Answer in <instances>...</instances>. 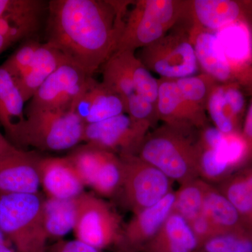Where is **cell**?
Listing matches in <instances>:
<instances>
[{
	"label": "cell",
	"mask_w": 252,
	"mask_h": 252,
	"mask_svg": "<svg viewBox=\"0 0 252 252\" xmlns=\"http://www.w3.org/2000/svg\"><path fill=\"white\" fill-rule=\"evenodd\" d=\"M67 60L52 44H41L32 62L19 77L14 79L24 100H31L48 78Z\"/></svg>",
	"instance_id": "d6986e66"
},
{
	"label": "cell",
	"mask_w": 252,
	"mask_h": 252,
	"mask_svg": "<svg viewBox=\"0 0 252 252\" xmlns=\"http://www.w3.org/2000/svg\"><path fill=\"white\" fill-rule=\"evenodd\" d=\"M122 182L123 165L120 157L105 151L91 188L101 196L112 197L121 190Z\"/></svg>",
	"instance_id": "f546056e"
},
{
	"label": "cell",
	"mask_w": 252,
	"mask_h": 252,
	"mask_svg": "<svg viewBox=\"0 0 252 252\" xmlns=\"http://www.w3.org/2000/svg\"><path fill=\"white\" fill-rule=\"evenodd\" d=\"M217 34L235 77L240 71L252 65V36L248 23L237 22L220 30Z\"/></svg>",
	"instance_id": "7402d4cb"
},
{
	"label": "cell",
	"mask_w": 252,
	"mask_h": 252,
	"mask_svg": "<svg viewBox=\"0 0 252 252\" xmlns=\"http://www.w3.org/2000/svg\"><path fill=\"white\" fill-rule=\"evenodd\" d=\"M123 229L122 217L110 204L94 194H81L73 230L77 240L104 250L119 245Z\"/></svg>",
	"instance_id": "ba28073f"
},
{
	"label": "cell",
	"mask_w": 252,
	"mask_h": 252,
	"mask_svg": "<svg viewBox=\"0 0 252 252\" xmlns=\"http://www.w3.org/2000/svg\"><path fill=\"white\" fill-rule=\"evenodd\" d=\"M224 143L225 140L220 148H212L196 140L199 177L207 183H220L234 170L225 154Z\"/></svg>",
	"instance_id": "83f0119b"
},
{
	"label": "cell",
	"mask_w": 252,
	"mask_h": 252,
	"mask_svg": "<svg viewBox=\"0 0 252 252\" xmlns=\"http://www.w3.org/2000/svg\"><path fill=\"white\" fill-rule=\"evenodd\" d=\"M20 1L21 0H0V18L14 11Z\"/></svg>",
	"instance_id": "60d3db41"
},
{
	"label": "cell",
	"mask_w": 252,
	"mask_h": 252,
	"mask_svg": "<svg viewBox=\"0 0 252 252\" xmlns=\"http://www.w3.org/2000/svg\"><path fill=\"white\" fill-rule=\"evenodd\" d=\"M158 79L159 91L157 108L159 121H162L165 125L187 132L207 127V116L195 112L186 102L175 79Z\"/></svg>",
	"instance_id": "9a60e30c"
},
{
	"label": "cell",
	"mask_w": 252,
	"mask_h": 252,
	"mask_svg": "<svg viewBox=\"0 0 252 252\" xmlns=\"http://www.w3.org/2000/svg\"><path fill=\"white\" fill-rule=\"evenodd\" d=\"M123 165V192L133 214L155 205L173 191V182L137 155L119 156Z\"/></svg>",
	"instance_id": "52a82bcc"
},
{
	"label": "cell",
	"mask_w": 252,
	"mask_h": 252,
	"mask_svg": "<svg viewBox=\"0 0 252 252\" xmlns=\"http://www.w3.org/2000/svg\"><path fill=\"white\" fill-rule=\"evenodd\" d=\"M126 114L135 122L150 130L159 121L157 106L146 100L137 94L130 96L126 102Z\"/></svg>",
	"instance_id": "e575fe53"
},
{
	"label": "cell",
	"mask_w": 252,
	"mask_h": 252,
	"mask_svg": "<svg viewBox=\"0 0 252 252\" xmlns=\"http://www.w3.org/2000/svg\"><path fill=\"white\" fill-rule=\"evenodd\" d=\"M131 2L51 0L46 42L94 75L117 51Z\"/></svg>",
	"instance_id": "6da1fadb"
},
{
	"label": "cell",
	"mask_w": 252,
	"mask_h": 252,
	"mask_svg": "<svg viewBox=\"0 0 252 252\" xmlns=\"http://www.w3.org/2000/svg\"><path fill=\"white\" fill-rule=\"evenodd\" d=\"M198 239L185 218L172 212L157 235L141 251L143 252H195Z\"/></svg>",
	"instance_id": "ffe728a7"
},
{
	"label": "cell",
	"mask_w": 252,
	"mask_h": 252,
	"mask_svg": "<svg viewBox=\"0 0 252 252\" xmlns=\"http://www.w3.org/2000/svg\"><path fill=\"white\" fill-rule=\"evenodd\" d=\"M39 193H0V229L17 252H46L49 240Z\"/></svg>",
	"instance_id": "277c9868"
},
{
	"label": "cell",
	"mask_w": 252,
	"mask_h": 252,
	"mask_svg": "<svg viewBox=\"0 0 252 252\" xmlns=\"http://www.w3.org/2000/svg\"><path fill=\"white\" fill-rule=\"evenodd\" d=\"M79 196L70 199L44 198L43 220L49 239L63 238L74 230Z\"/></svg>",
	"instance_id": "cb8c5ba5"
},
{
	"label": "cell",
	"mask_w": 252,
	"mask_h": 252,
	"mask_svg": "<svg viewBox=\"0 0 252 252\" xmlns=\"http://www.w3.org/2000/svg\"><path fill=\"white\" fill-rule=\"evenodd\" d=\"M39 172L48 198H74L84 193L85 185L66 157H41Z\"/></svg>",
	"instance_id": "e0dca14e"
},
{
	"label": "cell",
	"mask_w": 252,
	"mask_h": 252,
	"mask_svg": "<svg viewBox=\"0 0 252 252\" xmlns=\"http://www.w3.org/2000/svg\"><path fill=\"white\" fill-rule=\"evenodd\" d=\"M131 70L136 94L157 106L159 91L158 79L152 75L136 54L132 59Z\"/></svg>",
	"instance_id": "836d02e7"
},
{
	"label": "cell",
	"mask_w": 252,
	"mask_h": 252,
	"mask_svg": "<svg viewBox=\"0 0 252 252\" xmlns=\"http://www.w3.org/2000/svg\"><path fill=\"white\" fill-rule=\"evenodd\" d=\"M206 111L215 127L221 133L229 135L241 132V129L233 122L225 107L222 84H217L212 91L207 101Z\"/></svg>",
	"instance_id": "d6a6232c"
},
{
	"label": "cell",
	"mask_w": 252,
	"mask_h": 252,
	"mask_svg": "<svg viewBox=\"0 0 252 252\" xmlns=\"http://www.w3.org/2000/svg\"><path fill=\"white\" fill-rule=\"evenodd\" d=\"M46 252H105L78 240H60L48 246Z\"/></svg>",
	"instance_id": "f35d334b"
},
{
	"label": "cell",
	"mask_w": 252,
	"mask_h": 252,
	"mask_svg": "<svg viewBox=\"0 0 252 252\" xmlns=\"http://www.w3.org/2000/svg\"><path fill=\"white\" fill-rule=\"evenodd\" d=\"M225 106L233 122L240 127L245 109V99L241 87L235 82L222 84Z\"/></svg>",
	"instance_id": "8d00e7d4"
},
{
	"label": "cell",
	"mask_w": 252,
	"mask_h": 252,
	"mask_svg": "<svg viewBox=\"0 0 252 252\" xmlns=\"http://www.w3.org/2000/svg\"><path fill=\"white\" fill-rule=\"evenodd\" d=\"M91 74L67 60L38 89L26 109V116L41 111L71 109Z\"/></svg>",
	"instance_id": "9c48e42d"
},
{
	"label": "cell",
	"mask_w": 252,
	"mask_h": 252,
	"mask_svg": "<svg viewBox=\"0 0 252 252\" xmlns=\"http://www.w3.org/2000/svg\"><path fill=\"white\" fill-rule=\"evenodd\" d=\"M150 72L160 78L178 79L195 75L199 64L188 29L175 30L149 45L136 55Z\"/></svg>",
	"instance_id": "8992f818"
},
{
	"label": "cell",
	"mask_w": 252,
	"mask_h": 252,
	"mask_svg": "<svg viewBox=\"0 0 252 252\" xmlns=\"http://www.w3.org/2000/svg\"><path fill=\"white\" fill-rule=\"evenodd\" d=\"M183 98L199 114L206 115L207 101L215 86L220 83L205 73L175 79Z\"/></svg>",
	"instance_id": "f1b7e54d"
},
{
	"label": "cell",
	"mask_w": 252,
	"mask_h": 252,
	"mask_svg": "<svg viewBox=\"0 0 252 252\" xmlns=\"http://www.w3.org/2000/svg\"><path fill=\"white\" fill-rule=\"evenodd\" d=\"M104 152L94 146L85 144L74 147L66 157L85 187L92 186Z\"/></svg>",
	"instance_id": "4dcf8cb0"
},
{
	"label": "cell",
	"mask_w": 252,
	"mask_h": 252,
	"mask_svg": "<svg viewBox=\"0 0 252 252\" xmlns=\"http://www.w3.org/2000/svg\"><path fill=\"white\" fill-rule=\"evenodd\" d=\"M21 91L14 78L0 66V125L11 143L20 149V140L26 122Z\"/></svg>",
	"instance_id": "ac0fdd59"
},
{
	"label": "cell",
	"mask_w": 252,
	"mask_h": 252,
	"mask_svg": "<svg viewBox=\"0 0 252 252\" xmlns=\"http://www.w3.org/2000/svg\"><path fill=\"white\" fill-rule=\"evenodd\" d=\"M190 26L213 32L237 22L252 26V1L188 0Z\"/></svg>",
	"instance_id": "7c38bea8"
},
{
	"label": "cell",
	"mask_w": 252,
	"mask_h": 252,
	"mask_svg": "<svg viewBox=\"0 0 252 252\" xmlns=\"http://www.w3.org/2000/svg\"><path fill=\"white\" fill-rule=\"evenodd\" d=\"M48 4L40 0H21L11 12L0 18V34L10 46L35 34Z\"/></svg>",
	"instance_id": "44dd1931"
},
{
	"label": "cell",
	"mask_w": 252,
	"mask_h": 252,
	"mask_svg": "<svg viewBox=\"0 0 252 252\" xmlns=\"http://www.w3.org/2000/svg\"><path fill=\"white\" fill-rule=\"evenodd\" d=\"M10 44L7 42V41L4 39V36L0 34V54L4 52L5 50L9 47Z\"/></svg>",
	"instance_id": "f6af8a7d"
},
{
	"label": "cell",
	"mask_w": 252,
	"mask_h": 252,
	"mask_svg": "<svg viewBox=\"0 0 252 252\" xmlns=\"http://www.w3.org/2000/svg\"><path fill=\"white\" fill-rule=\"evenodd\" d=\"M252 191V167H245L240 170Z\"/></svg>",
	"instance_id": "ee69618b"
},
{
	"label": "cell",
	"mask_w": 252,
	"mask_h": 252,
	"mask_svg": "<svg viewBox=\"0 0 252 252\" xmlns=\"http://www.w3.org/2000/svg\"><path fill=\"white\" fill-rule=\"evenodd\" d=\"M135 56L133 51H117L100 67L103 84L119 94L125 104L130 96L136 94L131 70Z\"/></svg>",
	"instance_id": "d4e9b609"
},
{
	"label": "cell",
	"mask_w": 252,
	"mask_h": 252,
	"mask_svg": "<svg viewBox=\"0 0 252 252\" xmlns=\"http://www.w3.org/2000/svg\"><path fill=\"white\" fill-rule=\"evenodd\" d=\"M203 213L220 235L250 230L236 209L218 188L211 184L205 195Z\"/></svg>",
	"instance_id": "603a6c76"
},
{
	"label": "cell",
	"mask_w": 252,
	"mask_h": 252,
	"mask_svg": "<svg viewBox=\"0 0 252 252\" xmlns=\"http://www.w3.org/2000/svg\"><path fill=\"white\" fill-rule=\"evenodd\" d=\"M189 223L194 234L198 239L199 246L209 239L220 235L217 228L203 212Z\"/></svg>",
	"instance_id": "74e56055"
},
{
	"label": "cell",
	"mask_w": 252,
	"mask_h": 252,
	"mask_svg": "<svg viewBox=\"0 0 252 252\" xmlns=\"http://www.w3.org/2000/svg\"><path fill=\"white\" fill-rule=\"evenodd\" d=\"M189 37L193 44L199 67L220 84L234 82V72L220 39L213 32L190 26Z\"/></svg>",
	"instance_id": "2e32d148"
},
{
	"label": "cell",
	"mask_w": 252,
	"mask_h": 252,
	"mask_svg": "<svg viewBox=\"0 0 252 252\" xmlns=\"http://www.w3.org/2000/svg\"><path fill=\"white\" fill-rule=\"evenodd\" d=\"M85 126L72 109L28 114L20 147L30 146L48 152L72 149L83 142Z\"/></svg>",
	"instance_id": "5b68a950"
},
{
	"label": "cell",
	"mask_w": 252,
	"mask_h": 252,
	"mask_svg": "<svg viewBox=\"0 0 252 252\" xmlns=\"http://www.w3.org/2000/svg\"><path fill=\"white\" fill-rule=\"evenodd\" d=\"M210 185L200 178L180 185L178 190L175 191L173 212L188 222L196 218L203 212L205 195Z\"/></svg>",
	"instance_id": "4316f807"
},
{
	"label": "cell",
	"mask_w": 252,
	"mask_h": 252,
	"mask_svg": "<svg viewBox=\"0 0 252 252\" xmlns=\"http://www.w3.org/2000/svg\"><path fill=\"white\" fill-rule=\"evenodd\" d=\"M196 140L192 132L164 124L147 134L137 156L182 185L200 178Z\"/></svg>",
	"instance_id": "7a4b0ae2"
},
{
	"label": "cell",
	"mask_w": 252,
	"mask_h": 252,
	"mask_svg": "<svg viewBox=\"0 0 252 252\" xmlns=\"http://www.w3.org/2000/svg\"><path fill=\"white\" fill-rule=\"evenodd\" d=\"M217 188L236 209L248 229L252 231V191L241 172L232 173L219 183Z\"/></svg>",
	"instance_id": "484cf974"
},
{
	"label": "cell",
	"mask_w": 252,
	"mask_h": 252,
	"mask_svg": "<svg viewBox=\"0 0 252 252\" xmlns=\"http://www.w3.org/2000/svg\"><path fill=\"white\" fill-rule=\"evenodd\" d=\"M132 5L116 52H135L165 35L188 16V0H137Z\"/></svg>",
	"instance_id": "3957f363"
},
{
	"label": "cell",
	"mask_w": 252,
	"mask_h": 252,
	"mask_svg": "<svg viewBox=\"0 0 252 252\" xmlns=\"http://www.w3.org/2000/svg\"><path fill=\"white\" fill-rule=\"evenodd\" d=\"M0 252H17L12 243L0 229Z\"/></svg>",
	"instance_id": "b9f144b4"
},
{
	"label": "cell",
	"mask_w": 252,
	"mask_h": 252,
	"mask_svg": "<svg viewBox=\"0 0 252 252\" xmlns=\"http://www.w3.org/2000/svg\"><path fill=\"white\" fill-rule=\"evenodd\" d=\"M174 203L173 190L158 203L133 214V217L124 226L119 246L126 252L141 251L171 215Z\"/></svg>",
	"instance_id": "4fadbf2b"
},
{
	"label": "cell",
	"mask_w": 252,
	"mask_h": 252,
	"mask_svg": "<svg viewBox=\"0 0 252 252\" xmlns=\"http://www.w3.org/2000/svg\"><path fill=\"white\" fill-rule=\"evenodd\" d=\"M149 131L123 114L86 125L83 142L119 156L137 155Z\"/></svg>",
	"instance_id": "30bf717a"
},
{
	"label": "cell",
	"mask_w": 252,
	"mask_h": 252,
	"mask_svg": "<svg viewBox=\"0 0 252 252\" xmlns=\"http://www.w3.org/2000/svg\"><path fill=\"white\" fill-rule=\"evenodd\" d=\"M83 122L94 124L109 118L126 114V104L119 94L102 81L91 76L73 102L72 108Z\"/></svg>",
	"instance_id": "5bb4252c"
},
{
	"label": "cell",
	"mask_w": 252,
	"mask_h": 252,
	"mask_svg": "<svg viewBox=\"0 0 252 252\" xmlns=\"http://www.w3.org/2000/svg\"><path fill=\"white\" fill-rule=\"evenodd\" d=\"M16 146L11 143L0 131V158L6 153L12 150Z\"/></svg>",
	"instance_id": "7bdbcfd3"
},
{
	"label": "cell",
	"mask_w": 252,
	"mask_h": 252,
	"mask_svg": "<svg viewBox=\"0 0 252 252\" xmlns=\"http://www.w3.org/2000/svg\"><path fill=\"white\" fill-rule=\"evenodd\" d=\"M41 157L15 147L0 158V193H39Z\"/></svg>",
	"instance_id": "8fae6325"
},
{
	"label": "cell",
	"mask_w": 252,
	"mask_h": 252,
	"mask_svg": "<svg viewBox=\"0 0 252 252\" xmlns=\"http://www.w3.org/2000/svg\"><path fill=\"white\" fill-rule=\"evenodd\" d=\"M195 252H252V231L217 235L202 243Z\"/></svg>",
	"instance_id": "1f68e13d"
},
{
	"label": "cell",
	"mask_w": 252,
	"mask_h": 252,
	"mask_svg": "<svg viewBox=\"0 0 252 252\" xmlns=\"http://www.w3.org/2000/svg\"><path fill=\"white\" fill-rule=\"evenodd\" d=\"M241 135L247 146L246 165L252 161V101L245 115Z\"/></svg>",
	"instance_id": "ab89813d"
},
{
	"label": "cell",
	"mask_w": 252,
	"mask_h": 252,
	"mask_svg": "<svg viewBox=\"0 0 252 252\" xmlns=\"http://www.w3.org/2000/svg\"><path fill=\"white\" fill-rule=\"evenodd\" d=\"M41 43L34 39H28L9 56L2 64L14 79L19 77L31 64Z\"/></svg>",
	"instance_id": "d590c367"
}]
</instances>
